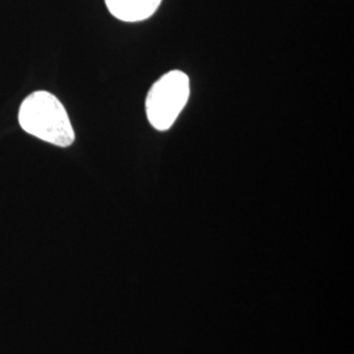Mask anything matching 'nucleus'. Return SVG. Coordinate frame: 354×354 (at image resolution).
Returning a JSON list of instances; mask_svg holds the SVG:
<instances>
[{
	"instance_id": "nucleus-1",
	"label": "nucleus",
	"mask_w": 354,
	"mask_h": 354,
	"mask_svg": "<svg viewBox=\"0 0 354 354\" xmlns=\"http://www.w3.org/2000/svg\"><path fill=\"white\" fill-rule=\"evenodd\" d=\"M19 124L28 134L58 147L75 140L74 127L62 102L46 91L29 95L19 111Z\"/></svg>"
},
{
	"instance_id": "nucleus-2",
	"label": "nucleus",
	"mask_w": 354,
	"mask_h": 354,
	"mask_svg": "<svg viewBox=\"0 0 354 354\" xmlns=\"http://www.w3.org/2000/svg\"><path fill=\"white\" fill-rule=\"evenodd\" d=\"M189 77L174 70L153 83L146 97V114L151 127L165 131L175 124L189 99Z\"/></svg>"
},
{
	"instance_id": "nucleus-3",
	"label": "nucleus",
	"mask_w": 354,
	"mask_h": 354,
	"mask_svg": "<svg viewBox=\"0 0 354 354\" xmlns=\"http://www.w3.org/2000/svg\"><path fill=\"white\" fill-rule=\"evenodd\" d=\"M162 0H105L109 12L125 23L147 20L158 11Z\"/></svg>"
}]
</instances>
